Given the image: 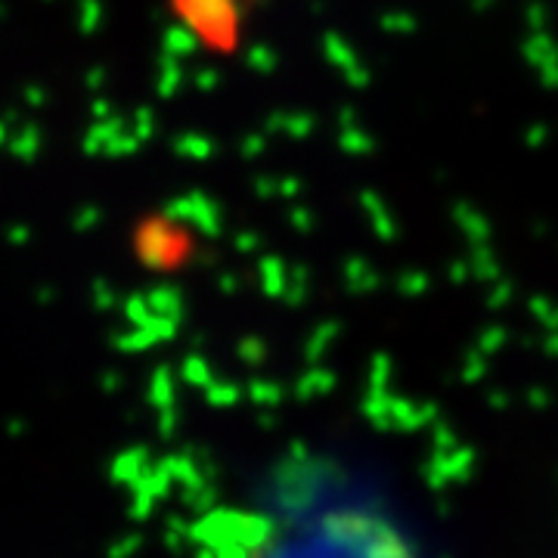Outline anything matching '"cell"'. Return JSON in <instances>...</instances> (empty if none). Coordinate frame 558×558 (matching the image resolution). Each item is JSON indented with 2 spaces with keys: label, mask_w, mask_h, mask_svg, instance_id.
Masks as SVG:
<instances>
[{
  "label": "cell",
  "mask_w": 558,
  "mask_h": 558,
  "mask_svg": "<svg viewBox=\"0 0 558 558\" xmlns=\"http://www.w3.org/2000/svg\"><path fill=\"white\" fill-rule=\"evenodd\" d=\"M174 20L208 53H233L240 47L248 0H168Z\"/></svg>",
  "instance_id": "6da1fadb"
}]
</instances>
